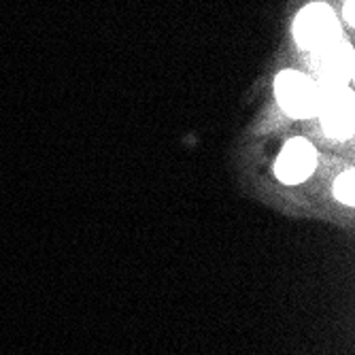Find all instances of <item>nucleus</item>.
Wrapping results in <instances>:
<instances>
[{
    "mask_svg": "<svg viewBox=\"0 0 355 355\" xmlns=\"http://www.w3.org/2000/svg\"><path fill=\"white\" fill-rule=\"evenodd\" d=\"M315 166H317L315 147L304 139H294L283 147L275 164V175L279 177L281 183L294 185V183H302L304 179H309Z\"/></svg>",
    "mask_w": 355,
    "mask_h": 355,
    "instance_id": "20e7f679",
    "label": "nucleus"
},
{
    "mask_svg": "<svg viewBox=\"0 0 355 355\" xmlns=\"http://www.w3.org/2000/svg\"><path fill=\"white\" fill-rule=\"evenodd\" d=\"M294 37L302 49L317 51L340 41V28L328 5H311L296 17Z\"/></svg>",
    "mask_w": 355,
    "mask_h": 355,
    "instance_id": "f257e3e1",
    "label": "nucleus"
},
{
    "mask_svg": "<svg viewBox=\"0 0 355 355\" xmlns=\"http://www.w3.org/2000/svg\"><path fill=\"white\" fill-rule=\"evenodd\" d=\"M319 85V115L326 132L334 139L353 135V94L345 85Z\"/></svg>",
    "mask_w": 355,
    "mask_h": 355,
    "instance_id": "7ed1b4c3",
    "label": "nucleus"
},
{
    "mask_svg": "<svg viewBox=\"0 0 355 355\" xmlns=\"http://www.w3.org/2000/svg\"><path fill=\"white\" fill-rule=\"evenodd\" d=\"M313 55H315V69H317V75H319L317 83L345 85L351 79L353 51L343 39L313 51Z\"/></svg>",
    "mask_w": 355,
    "mask_h": 355,
    "instance_id": "39448f33",
    "label": "nucleus"
},
{
    "mask_svg": "<svg viewBox=\"0 0 355 355\" xmlns=\"http://www.w3.org/2000/svg\"><path fill=\"white\" fill-rule=\"evenodd\" d=\"M353 171H347V173H343L338 179H336V183H334V196L343 202V205H353L355 202V181H353Z\"/></svg>",
    "mask_w": 355,
    "mask_h": 355,
    "instance_id": "423d86ee",
    "label": "nucleus"
},
{
    "mask_svg": "<svg viewBox=\"0 0 355 355\" xmlns=\"http://www.w3.org/2000/svg\"><path fill=\"white\" fill-rule=\"evenodd\" d=\"M353 0H347L345 3V19H347V24H353Z\"/></svg>",
    "mask_w": 355,
    "mask_h": 355,
    "instance_id": "0eeeda50",
    "label": "nucleus"
},
{
    "mask_svg": "<svg viewBox=\"0 0 355 355\" xmlns=\"http://www.w3.org/2000/svg\"><path fill=\"white\" fill-rule=\"evenodd\" d=\"M279 105L294 117H311L319 111V85L296 71H283L275 81Z\"/></svg>",
    "mask_w": 355,
    "mask_h": 355,
    "instance_id": "f03ea898",
    "label": "nucleus"
}]
</instances>
